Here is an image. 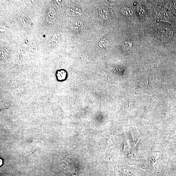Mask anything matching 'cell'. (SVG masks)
I'll list each match as a JSON object with an SVG mask.
<instances>
[{
    "instance_id": "6da1fadb",
    "label": "cell",
    "mask_w": 176,
    "mask_h": 176,
    "mask_svg": "<svg viewBox=\"0 0 176 176\" xmlns=\"http://www.w3.org/2000/svg\"><path fill=\"white\" fill-rule=\"evenodd\" d=\"M56 77L57 80L59 82H63L67 78V72L64 69L58 70L56 72Z\"/></svg>"
},
{
    "instance_id": "7a4b0ae2",
    "label": "cell",
    "mask_w": 176,
    "mask_h": 176,
    "mask_svg": "<svg viewBox=\"0 0 176 176\" xmlns=\"http://www.w3.org/2000/svg\"><path fill=\"white\" fill-rule=\"evenodd\" d=\"M99 13L102 19L106 20L109 19L110 13L109 9L106 7H101L99 10Z\"/></svg>"
},
{
    "instance_id": "3957f363",
    "label": "cell",
    "mask_w": 176,
    "mask_h": 176,
    "mask_svg": "<svg viewBox=\"0 0 176 176\" xmlns=\"http://www.w3.org/2000/svg\"><path fill=\"white\" fill-rule=\"evenodd\" d=\"M66 14L70 16H78L82 14V11L78 8L67 9L66 11Z\"/></svg>"
},
{
    "instance_id": "277c9868",
    "label": "cell",
    "mask_w": 176,
    "mask_h": 176,
    "mask_svg": "<svg viewBox=\"0 0 176 176\" xmlns=\"http://www.w3.org/2000/svg\"><path fill=\"white\" fill-rule=\"evenodd\" d=\"M56 17V13L55 11L52 9L50 10L48 12L46 17V21L49 25L51 24L52 22L55 20Z\"/></svg>"
},
{
    "instance_id": "5b68a950",
    "label": "cell",
    "mask_w": 176,
    "mask_h": 176,
    "mask_svg": "<svg viewBox=\"0 0 176 176\" xmlns=\"http://www.w3.org/2000/svg\"><path fill=\"white\" fill-rule=\"evenodd\" d=\"M83 26L84 24L82 21H77L74 22L72 24L71 28L75 31H78L82 29Z\"/></svg>"
},
{
    "instance_id": "8992f818",
    "label": "cell",
    "mask_w": 176,
    "mask_h": 176,
    "mask_svg": "<svg viewBox=\"0 0 176 176\" xmlns=\"http://www.w3.org/2000/svg\"><path fill=\"white\" fill-rule=\"evenodd\" d=\"M60 41V37L59 35L56 34L53 35L51 40V44L53 47H57L59 45Z\"/></svg>"
},
{
    "instance_id": "52a82bcc",
    "label": "cell",
    "mask_w": 176,
    "mask_h": 176,
    "mask_svg": "<svg viewBox=\"0 0 176 176\" xmlns=\"http://www.w3.org/2000/svg\"><path fill=\"white\" fill-rule=\"evenodd\" d=\"M133 46V42L130 40H126L122 45V48L124 51H128L131 49Z\"/></svg>"
},
{
    "instance_id": "ba28073f",
    "label": "cell",
    "mask_w": 176,
    "mask_h": 176,
    "mask_svg": "<svg viewBox=\"0 0 176 176\" xmlns=\"http://www.w3.org/2000/svg\"><path fill=\"white\" fill-rule=\"evenodd\" d=\"M29 51L31 54H34L37 51V44L34 40L31 41L29 44Z\"/></svg>"
},
{
    "instance_id": "9c48e42d",
    "label": "cell",
    "mask_w": 176,
    "mask_h": 176,
    "mask_svg": "<svg viewBox=\"0 0 176 176\" xmlns=\"http://www.w3.org/2000/svg\"><path fill=\"white\" fill-rule=\"evenodd\" d=\"M121 11L123 14L127 16H132L133 14V10L128 7H124L122 9Z\"/></svg>"
},
{
    "instance_id": "30bf717a",
    "label": "cell",
    "mask_w": 176,
    "mask_h": 176,
    "mask_svg": "<svg viewBox=\"0 0 176 176\" xmlns=\"http://www.w3.org/2000/svg\"><path fill=\"white\" fill-rule=\"evenodd\" d=\"M98 45L101 48H106L109 46V40L106 39H103L99 42Z\"/></svg>"
},
{
    "instance_id": "8fae6325",
    "label": "cell",
    "mask_w": 176,
    "mask_h": 176,
    "mask_svg": "<svg viewBox=\"0 0 176 176\" xmlns=\"http://www.w3.org/2000/svg\"><path fill=\"white\" fill-rule=\"evenodd\" d=\"M0 160H1V163H0V165H1V166L2 164V161L1 159H0Z\"/></svg>"
}]
</instances>
